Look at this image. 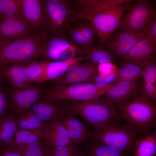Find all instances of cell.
<instances>
[{
  "label": "cell",
  "mask_w": 156,
  "mask_h": 156,
  "mask_svg": "<svg viewBox=\"0 0 156 156\" xmlns=\"http://www.w3.org/2000/svg\"><path fill=\"white\" fill-rule=\"evenodd\" d=\"M65 101L66 110L81 118L88 129H95L110 122L124 120L105 96L83 101Z\"/></svg>",
  "instance_id": "cell-1"
},
{
  "label": "cell",
  "mask_w": 156,
  "mask_h": 156,
  "mask_svg": "<svg viewBox=\"0 0 156 156\" xmlns=\"http://www.w3.org/2000/svg\"><path fill=\"white\" fill-rule=\"evenodd\" d=\"M46 30L50 36H67L69 31L83 21L71 0H40Z\"/></svg>",
  "instance_id": "cell-2"
},
{
  "label": "cell",
  "mask_w": 156,
  "mask_h": 156,
  "mask_svg": "<svg viewBox=\"0 0 156 156\" xmlns=\"http://www.w3.org/2000/svg\"><path fill=\"white\" fill-rule=\"evenodd\" d=\"M49 36L45 30L23 39L0 42V70L10 64L40 59L42 46Z\"/></svg>",
  "instance_id": "cell-3"
},
{
  "label": "cell",
  "mask_w": 156,
  "mask_h": 156,
  "mask_svg": "<svg viewBox=\"0 0 156 156\" xmlns=\"http://www.w3.org/2000/svg\"><path fill=\"white\" fill-rule=\"evenodd\" d=\"M124 120L142 137L156 127V106L141 92L127 101L114 105Z\"/></svg>",
  "instance_id": "cell-4"
},
{
  "label": "cell",
  "mask_w": 156,
  "mask_h": 156,
  "mask_svg": "<svg viewBox=\"0 0 156 156\" xmlns=\"http://www.w3.org/2000/svg\"><path fill=\"white\" fill-rule=\"evenodd\" d=\"M143 137L127 123L112 121L94 129L90 138L114 149L130 153Z\"/></svg>",
  "instance_id": "cell-5"
},
{
  "label": "cell",
  "mask_w": 156,
  "mask_h": 156,
  "mask_svg": "<svg viewBox=\"0 0 156 156\" xmlns=\"http://www.w3.org/2000/svg\"><path fill=\"white\" fill-rule=\"evenodd\" d=\"M129 3L104 8L85 17L91 23L97 36L99 44L105 42L118 27Z\"/></svg>",
  "instance_id": "cell-6"
},
{
  "label": "cell",
  "mask_w": 156,
  "mask_h": 156,
  "mask_svg": "<svg viewBox=\"0 0 156 156\" xmlns=\"http://www.w3.org/2000/svg\"><path fill=\"white\" fill-rule=\"evenodd\" d=\"M112 86L110 85L101 87L90 82L66 86H52L49 88L45 94L64 101H83L102 96Z\"/></svg>",
  "instance_id": "cell-7"
},
{
  "label": "cell",
  "mask_w": 156,
  "mask_h": 156,
  "mask_svg": "<svg viewBox=\"0 0 156 156\" xmlns=\"http://www.w3.org/2000/svg\"><path fill=\"white\" fill-rule=\"evenodd\" d=\"M87 52L74 45L66 36H49L42 46L40 59L63 61L86 55Z\"/></svg>",
  "instance_id": "cell-8"
},
{
  "label": "cell",
  "mask_w": 156,
  "mask_h": 156,
  "mask_svg": "<svg viewBox=\"0 0 156 156\" xmlns=\"http://www.w3.org/2000/svg\"><path fill=\"white\" fill-rule=\"evenodd\" d=\"M130 6L116 30L119 32H138L144 29L150 19L155 14L153 3L146 0H136Z\"/></svg>",
  "instance_id": "cell-9"
},
{
  "label": "cell",
  "mask_w": 156,
  "mask_h": 156,
  "mask_svg": "<svg viewBox=\"0 0 156 156\" xmlns=\"http://www.w3.org/2000/svg\"><path fill=\"white\" fill-rule=\"evenodd\" d=\"M98 65L88 60L78 62L71 67L62 76L51 81L52 86L89 82L99 75Z\"/></svg>",
  "instance_id": "cell-10"
},
{
  "label": "cell",
  "mask_w": 156,
  "mask_h": 156,
  "mask_svg": "<svg viewBox=\"0 0 156 156\" xmlns=\"http://www.w3.org/2000/svg\"><path fill=\"white\" fill-rule=\"evenodd\" d=\"M41 83L31 84L23 88L10 89V102L12 111L17 112L27 108L44 95L49 88Z\"/></svg>",
  "instance_id": "cell-11"
},
{
  "label": "cell",
  "mask_w": 156,
  "mask_h": 156,
  "mask_svg": "<svg viewBox=\"0 0 156 156\" xmlns=\"http://www.w3.org/2000/svg\"><path fill=\"white\" fill-rule=\"evenodd\" d=\"M145 38L144 29L138 32L116 31L109 37L102 47L119 59L126 54L138 42Z\"/></svg>",
  "instance_id": "cell-12"
},
{
  "label": "cell",
  "mask_w": 156,
  "mask_h": 156,
  "mask_svg": "<svg viewBox=\"0 0 156 156\" xmlns=\"http://www.w3.org/2000/svg\"><path fill=\"white\" fill-rule=\"evenodd\" d=\"M156 40L146 38L138 42L125 55L118 60L122 63L144 66L156 60Z\"/></svg>",
  "instance_id": "cell-13"
},
{
  "label": "cell",
  "mask_w": 156,
  "mask_h": 156,
  "mask_svg": "<svg viewBox=\"0 0 156 156\" xmlns=\"http://www.w3.org/2000/svg\"><path fill=\"white\" fill-rule=\"evenodd\" d=\"M32 110L42 120L50 123L58 121L66 110L65 101L45 94L32 105Z\"/></svg>",
  "instance_id": "cell-14"
},
{
  "label": "cell",
  "mask_w": 156,
  "mask_h": 156,
  "mask_svg": "<svg viewBox=\"0 0 156 156\" xmlns=\"http://www.w3.org/2000/svg\"><path fill=\"white\" fill-rule=\"evenodd\" d=\"M0 22V42H11L36 34L27 23L6 16Z\"/></svg>",
  "instance_id": "cell-15"
},
{
  "label": "cell",
  "mask_w": 156,
  "mask_h": 156,
  "mask_svg": "<svg viewBox=\"0 0 156 156\" xmlns=\"http://www.w3.org/2000/svg\"><path fill=\"white\" fill-rule=\"evenodd\" d=\"M58 121L68 132L70 141L75 144H85L92 135V131L69 111L66 110Z\"/></svg>",
  "instance_id": "cell-16"
},
{
  "label": "cell",
  "mask_w": 156,
  "mask_h": 156,
  "mask_svg": "<svg viewBox=\"0 0 156 156\" xmlns=\"http://www.w3.org/2000/svg\"><path fill=\"white\" fill-rule=\"evenodd\" d=\"M142 91V78L133 81H122L113 86L105 96L113 105L122 103L137 96Z\"/></svg>",
  "instance_id": "cell-17"
},
{
  "label": "cell",
  "mask_w": 156,
  "mask_h": 156,
  "mask_svg": "<svg viewBox=\"0 0 156 156\" xmlns=\"http://www.w3.org/2000/svg\"><path fill=\"white\" fill-rule=\"evenodd\" d=\"M67 36L74 45L86 50L96 45V42L99 41L94 29L86 18L70 29Z\"/></svg>",
  "instance_id": "cell-18"
},
{
  "label": "cell",
  "mask_w": 156,
  "mask_h": 156,
  "mask_svg": "<svg viewBox=\"0 0 156 156\" xmlns=\"http://www.w3.org/2000/svg\"><path fill=\"white\" fill-rule=\"evenodd\" d=\"M22 4L26 20L35 33L46 30L40 0H22Z\"/></svg>",
  "instance_id": "cell-19"
},
{
  "label": "cell",
  "mask_w": 156,
  "mask_h": 156,
  "mask_svg": "<svg viewBox=\"0 0 156 156\" xmlns=\"http://www.w3.org/2000/svg\"><path fill=\"white\" fill-rule=\"evenodd\" d=\"M26 64L16 63L0 70V77L14 88H23L31 84L28 80L25 70Z\"/></svg>",
  "instance_id": "cell-20"
},
{
  "label": "cell",
  "mask_w": 156,
  "mask_h": 156,
  "mask_svg": "<svg viewBox=\"0 0 156 156\" xmlns=\"http://www.w3.org/2000/svg\"><path fill=\"white\" fill-rule=\"evenodd\" d=\"M85 60H88L87 55L73 57L63 61H51L44 71L39 83L55 79L63 75L75 64Z\"/></svg>",
  "instance_id": "cell-21"
},
{
  "label": "cell",
  "mask_w": 156,
  "mask_h": 156,
  "mask_svg": "<svg viewBox=\"0 0 156 156\" xmlns=\"http://www.w3.org/2000/svg\"><path fill=\"white\" fill-rule=\"evenodd\" d=\"M44 134L45 143L53 148L67 145L70 142L68 132L58 121L47 125Z\"/></svg>",
  "instance_id": "cell-22"
},
{
  "label": "cell",
  "mask_w": 156,
  "mask_h": 156,
  "mask_svg": "<svg viewBox=\"0 0 156 156\" xmlns=\"http://www.w3.org/2000/svg\"><path fill=\"white\" fill-rule=\"evenodd\" d=\"M142 94L155 104L156 101V62L151 61L144 66L142 76Z\"/></svg>",
  "instance_id": "cell-23"
},
{
  "label": "cell",
  "mask_w": 156,
  "mask_h": 156,
  "mask_svg": "<svg viewBox=\"0 0 156 156\" xmlns=\"http://www.w3.org/2000/svg\"><path fill=\"white\" fill-rule=\"evenodd\" d=\"M84 145L86 156H129L130 154L114 149L91 138Z\"/></svg>",
  "instance_id": "cell-24"
},
{
  "label": "cell",
  "mask_w": 156,
  "mask_h": 156,
  "mask_svg": "<svg viewBox=\"0 0 156 156\" xmlns=\"http://www.w3.org/2000/svg\"><path fill=\"white\" fill-rule=\"evenodd\" d=\"M122 64L121 68L117 69L111 85L113 86L122 81L137 80L142 78L144 66L124 63Z\"/></svg>",
  "instance_id": "cell-25"
},
{
  "label": "cell",
  "mask_w": 156,
  "mask_h": 156,
  "mask_svg": "<svg viewBox=\"0 0 156 156\" xmlns=\"http://www.w3.org/2000/svg\"><path fill=\"white\" fill-rule=\"evenodd\" d=\"M133 156H155L156 130L146 135L136 143Z\"/></svg>",
  "instance_id": "cell-26"
},
{
  "label": "cell",
  "mask_w": 156,
  "mask_h": 156,
  "mask_svg": "<svg viewBox=\"0 0 156 156\" xmlns=\"http://www.w3.org/2000/svg\"><path fill=\"white\" fill-rule=\"evenodd\" d=\"M88 60L96 64L109 62L114 64L118 58L99 44L96 45L87 50Z\"/></svg>",
  "instance_id": "cell-27"
},
{
  "label": "cell",
  "mask_w": 156,
  "mask_h": 156,
  "mask_svg": "<svg viewBox=\"0 0 156 156\" xmlns=\"http://www.w3.org/2000/svg\"><path fill=\"white\" fill-rule=\"evenodd\" d=\"M50 62L47 60L40 59L26 64V72L29 81L31 83H39L40 78Z\"/></svg>",
  "instance_id": "cell-28"
},
{
  "label": "cell",
  "mask_w": 156,
  "mask_h": 156,
  "mask_svg": "<svg viewBox=\"0 0 156 156\" xmlns=\"http://www.w3.org/2000/svg\"><path fill=\"white\" fill-rule=\"evenodd\" d=\"M3 3L5 16L27 23L24 14L22 0H3Z\"/></svg>",
  "instance_id": "cell-29"
},
{
  "label": "cell",
  "mask_w": 156,
  "mask_h": 156,
  "mask_svg": "<svg viewBox=\"0 0 156 156\" xmlns=\"http://www.w3.org/2000/svg\"><path fill=\"white\" fill-rule=\"evenodd\" d=\"M71 141L68 144L53 148V156H86L79 146Z\"/></svg>",
  "instance_id": "cell-30"
},
{
  "label": "cell",
  "mask_w": 156,
  "mask_h": 156,
  "mask_svg": "<svg viewBox=\"0 0 156 156\" xmlns=\"http://www.w3.org/2000/svg\"><path fill=\"white\" fill-rule=\"evenodd\" d=\"M4 82V79L1 78L0 80V121L6 116L5 114L10 103V89Z\"/></svg>",
  "instance_id": "cell-31"
},
{
  "label": "cell",
  "mask_w": 156,
  "mask_h": 156,
  "mask_svg": "<svg viewBox=\"0 0 156 156\" xmlns=\"http://www.w3.org/2000/svg\"><path fill=\"white\" fill-rule=\"evenodd\" d=\"M117 70L107 74L99 75L94 78L89 82L94 83L101 87H105L111 85L115 78Z\"/></svg>",
  "instance_id": "cell-32"
},
{
  "label": "cell",
  "mask_w": 156,
  "mask_h": 156,
  "mask_svg": "<svg viewBox=\"0 0 156 156\" xmlns=\"http://www.w3.org/2000/svg\"><path fill=\"white\" fill-rule=\"evenodd\" d=\"M30 115L29 118L27 120L20 121L18 125L20 127L23 129H30L41 125L42 120L34 113L31 114L30 112Z\"/></svg>",
  "instance_id": "cell-33"
},
{
  "label": "cell",
  "mask_w": 156,
  "mask_h": 156,
  "mask_svg": "<svg viewBox=\"0 0 156 156\" xmlns=\"http://www.w3.org/2000/svg\"><path fill=\"white\" fill-rule=\"evenodd\" d=\"M38 139L36 135L25 131L20 132L17 134L16 138V141L18 143H26L29 144L36 142Z\"/></svg>",
  "instance_id": "cell-34"
},
{
  "label": "cell",
  "mask_w": 156,
  "mask_h": 156,
  "mask_svg": "<svg viewBox=\"0 0 156 156\" xmlns=\"http://www.w3.org/2000/svg\"><path fill=\"white\" fill-rule=\"evenodd\" d=\"M145 37L156 40V14L148 21L144 29Z\"/></svg>",
  "instance_id": "cell-35"
},
{
  "label": "cell",
  "mask_w": 156,
  "mask_h": 156,
  "mask_svg": "<svg viewBox=\"0 0 156 156\" xmlns=\"http://www.w3.org/2000/svg\"><path fill=\"white\" fill-rule=\"evenodd\" d=\"M97 68L99 75L110 73L116 70V65L109 62L98 64Z\"/></svg>",
  "instance_id": "cell-36"
},
{
  "label": "cell",
  "mask_w": 156,
  "mask_h": 156,
  "mask_svg": "<svg viewBox=\"0 0 156 156\" xmlns=\"http://www.w3.org/2000/svg\"><path fill=\"white\" fill-rule=\"evenodd\" d=\"M25 156H43V153L36 142L29 144Z\"/></svg>",
  "instance_id": "cell-37"
},
{
  "label": "cell",
  "mask_w": 156,
  "mask_h": 156,
  "mask_svg": "<svg viewBox=\"0 0 156 156\" xmlns=\"http://www.w3.org/2000/svg\"><path fill=\"white\" fill-rule=\"evenodd\" d=\"M3 0H0V21L4 17Z\"/></svg>",
  "instance_id": "cell-38"
},
{
  "label": "cell",
  "mask_w": 156,
  "mask_h": 156,
  "mask_svg": "<svg viewBox=\"0 0 156 156\" xmlns=\"http://www.w3.org/2000/svg\"><path fill=\"white\" fill-rule=\"evenodd\" d=\"M4 156H21L20 155L15 153H12L10 152H6Z\"/></svg>",
  "instance_id": "cell-39"
},
{
  "label": "cell",
  "mask_w": 156,
  "mask_h": 156,
  "mask_svg": "<svg viewBox=\"0 0 156 156\" xmlns=\"http://www.w3.org/2000/svg\"><path fill=\"white\" fill-rule=\"evenodd\" d=\"M1 22L0 21V27H1Z\"/></svg>",
  "instance_id": "cell-40"
},
{
  "label": "cell",
  "mask_w": 156,
  "mask_h": 156,
  "mask_svg": "<svg viewBox=\"0 0 156 156\" xmlns=\"http://www.w3.org/2000/svg\"><path fill=\"white\" fill-rule=\"evenodd\" d=\"M1 78L0 77V80L1 79Z\"/></svg>",
  "instance_id": "cell-41"
},
{
  "label": "cell",
  "mask_w": 156,
  "mask_h": 156,
  "mask_svg": "<svg viewBox=\"0 0 156 156\" xmlns=\"http://www.w3.org/2000/svg\"></svg>",
  "instance_id": "cell-42"
}]
</instances>
